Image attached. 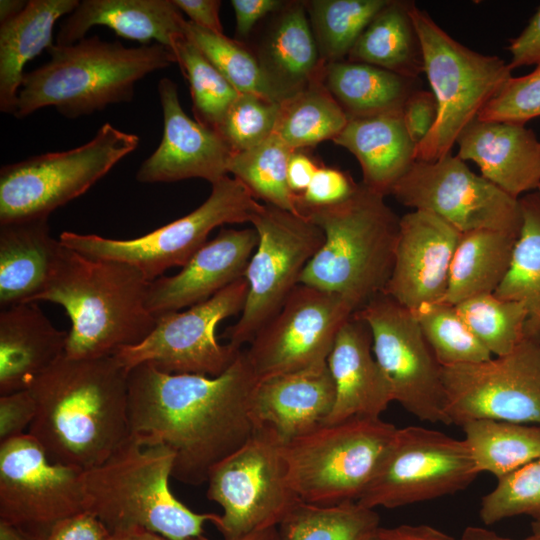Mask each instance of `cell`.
<instances>
[{"label":"cell","instance_id":"1","mask_svg":"<svg viewBox=\"0 0 540 540\" xmlns=\"http://www.w3.org/2000/svg\"><path fill=\"white\" fill-rule=\"evenodd\" d=\"M257 381L245 350L215 377L140 364L128 371L130 433L169 447L172 478L201 485L257 429L250 411Z\"/></svg>","mask_w":540,"mask_h":540},{"label":"cell","instance_id":"2","mask_svg":"<svg viewBox=\"0 0 540 540\" xmlns=\"http://www.w3.org/2000/svg\"><path fill=\"white\" fill-rule=\"evenodd\" d=\"M28 389L36 414L27 433L55 463L88 470L131 434L128 371L115 356L64 354Z\"/></svg>","mask_w":540,"mask_h":540},{"label":"cell","instance_id":"3","mask_svg":"<svg viewBox=\"0 0 540 540\" xmlns=\"http://www.w3.org/2000/svg\"><path fill=\"white\" fill-rule=\"evenodd\" d=\"M149 284L130 264L90 258L64 246L37 302L59 304L68 314L67 357L114 356L140 344L156 326L147 307Z\"/></svg>","mask_w":540,"mask_h":540},{"label":"cell","instance_id":"4","mask_svg":"<svg viewBox=\"0 0 540 540\" xmlns=\"http://www.w3.org/2000/svg\"><path fill=\"white\" fill-rule=\"evenodd\" d=\"M175 453L167 446L130 434L107 459L83 471L86 511L113 533L142 529L170 540L201 536L219 515L197 513L170 490Z\"/></svg>","mask_w":540,"mask_h":540},{"label":"cell","instance_id":"5","mask_svg":"<svg viewBox=\"0 0 540 540\" xmlns=\"http://www.w3.org/2000/svg\"><path fill=\"white\" fill-rule=\"evenodd\" d=\"M47 52L45 64L24 74L13 115L17 118L48 106L77 118L130 102L136 82L175 62L161 44L125 47L96 35L70 45L53 44Z\"/></svg>","mask_w":540,"mask_h":540},{"label":"cell","instance_id":"6","mask_svg":"<svg viewBox=\"0 0 540 540\" xmlns=\"http://www.w3.org/2000/svg\"><path fill=\"white\" fill-rule=\"evenodd\" d=\"M301 214L322 229L324 243L299 283L344 297L355 312L384 291L400 226L384 195L360 183L347 200Z\"/></svg>","mask_w":540,"mask_h":540},{"label":"cell","instance_id":"7","mask_svg":"<svg viewBox=\"0 0 540 540\" xmlns=\"http://www.w3.org/2000/svg\"><path fill=\"white\" fill-rule=\"evenodd\" d=\"M409 13L438 105L436 122L416 147L415 160L434 162L451 153L461 132L512 76V69L500 57L481 54L453 39L412 2Z\"/></svg>","mask_w":540,"mask_h":540},{"label":"cell","instance_id":"8","mask_svg":"<svg viewBox=\"0 0 540 540\" xmlns=\"http://www.w3.org/2000/svg\"><path fill=\"white\" fill-rule=\"evenodd\" d=\"M397 429L381 417H353L285 443L289 478L299 499L316 505L358 501Z\"/></svg>","mask_w":540,"mask_h":540},{"label":"cell","instance_id":"9","mask_svg":"<svg viewBox=\"0 0 540 540\" xmlns=\"http://www.w3.org/2000/svg\"><path fill=\"white\" fill-rule=\"evenodd\" d=\"M139 137L103 124L87 143L7 164L0 170V224L48 218L84 194L139 145Z\"/></svg>","mask_w":540,"mask_h":540},{"label":"cell","instance_id":"10","mask_svg":"<svg viewBox=\"0 0 540 540\" xmlns=\"http://www.w3.org/2000/svg\"><path fill=\"white\" fill-rule=\"evenodd\" d=\"M285 442L257 427L236 451L209 472L207 497L223 513L214 525L224 540L277 527L300 501L290 482Z\"/></svg>","mask_w":540,"mask_h":540},{"label":"cell","instance_id":"11","mask_svg":"<svg viewBox=\"0 0 540 540\" xmlns=\"http://www.w3.org/2000/svg\"><path fill=\"white\" fill-rule=\"evenodd\" d=\"M259 204L245 185L227 175L212 184L198 208L146 235L118 240L64 231L59 240L90 258L130 264L151 282L171 267L186 265L215 228L250 222Z\"/></svg>","mask_w":540,"mask_h":540},{"label":"cell","instance_id":"12","mask_svg":"<svg viewBox=\"0 0 540 540\" xmlns=\"http://www.w3.org/2000/svg\"><path fill=\"white\" fill-rule=\"evenodd\" d=\"M250 223L259 240L244 275L247 296L238 321L223 334L240 349L280 310L324 243L309 217L272 205L260 203Z\"/></svg>","mask_w":540,"mask_h":540},{"label":"cell","instance_id":"13","mask_svg":"<svg viewBox=\"0 0 540 540\" xmlns=\"http://www.w3.org/2000/svg\"><path fill=\"white\" fill-rule=\"evenodd\" d=\"M478 474L464 439L421 426L398 428L357 502L376 509L432 500L465 489Z\"/></svg>","mask_w":540,"mask_h":540},{"label":"cell","instance_id":"14","mask_svg":"<svg viewBox=\"0 0 540 540\" xmlns=\"http://www.w3.org/2000/svg\"><path fill=\"white\" fill-rule=\"evenodd\" d=\"M247 291L248 283L243 277L206 301L160 315L144 341L123 348L114 356L127 371L148 363L169 374L218 376L235 362L242 349L230 343L221 344L216 327L222 320L242 312Z\"/></svg>","mask_w":540,"mask_h":540},{"label":"cell","instance_id":"15","mask_svg":"<svg viewBox=\"0 0 540 540\" xmlns=\"http://www.w3.org/2000/svg\"><path fill=\"white\" fill-rule=\"evenodd\" d=\"M450 424L477 419L540 426V351L525 337L509 354L441 368Z\"/></svg>","mask_w":540,"mask_h":540},{"label":"cell","instance_id":"16","mask_svg":"<svg viewBox=\"0 0 540 540\" xmlns=\"http://www.w3.org/2000/svg\"><path fill=\"white\" fill-rule=\"evenodd\" d=\"M390 195L406 207L441 218L461 234L481 229L520 232L519 199L451 153L434 162L415 160Z\"/></svg>","mask_w":540,"mask_h":540},{"label":"cell","instance_id":"17","mask_svg":"<svg viewBox=\"0 0 540 540\" xmlns=\"http://www.w3.org/2000/svg\"><path fill=\"white\" fill-rule=\"evenodd\" d=\"M353 315L370 328L373 353L391 383L394 401L419 420L450 425L442 366L413 312L382 292Z\"/></svg>","mask_w":540,"mask_h":540},{"label":"cell","instance_id":"18","mask_svg":"<svg viewBox=\"0 0 540 540\" xmlns=\"http://www.w3.org/2000/svg\"><path fill=\"white\" fill-rule=\"evenodd\" d=\"M354 313L344 297L299 283L245 350L258 380L326 365Z\"/></svg>","mask_w":540,"mask_h":540},{"label":"cell","instance_id":"19","mask_svg":"<svg viewBox=\"0 0 540 540\" xmlns=\"http://www.w3.org/2000/svg\"><path fill=\"white\" fill-rule=\"evenodd\" d=\"M82 474L51 461L29 433L0 442V520L47 536L86 511Z\"/></svg>","mask_w":540,"mask_h":540},{"label":"cell","instance_id":"20","mask_svg":"<svg viewBox=\"0 0 540 540\" xmlns=\"http://www.w3.org/2000/svg\"><path fill=\"white\" fill-rule=\"evenodd\" d=\"M460 237L459 231L431 213L414 210L403 215L383 293L411 311L443 302Z\"/></svg>","mask_w":540,"mask_h":540},{"label":"cell","instance_id":"21","mask_svg":"<svg viewBox=\"0 0 540 540\" xmlns=\"http://www.w3.org/2000/svg\"><path fill=\"white\" fill-rule=\"evenodd\" d=\"M163 112V135L156 150L141 164V183H168L191 178L212 184L228 174L231 150L220 134L183 110L177 85L169 78L158 83Z\"/></svg>","mask_w":540,"mask_h":540},{"label":"cell","instance_id":"22","mask_svg":"<svg viewBox=\"0 0 540 540\" xmlns=\"http://www.w3.org/2000/svg\"><path fill=\"white\" fill-rule=\"evenodd\" d=\"M252 228H222L207 241L173 276H161L150 282L147 307L157 318L181 311L214 296L244 277L258 244Z\"/></svg>","mask_w":540,"mask_h":540},{"label":"cell","instance_id":"23","mask_svg":"<svg viewBox=\"0 0 540 540\" xmlns=\"http://www.w3.org/2000/svg\"><path fill=\"white\" fill-rule=\"evenodd\" d=\"M334 402L335 386L326 364L259 379L250 411L257 427L272 429L288 443L323 426Z\"/></svg>","mask_w":540,"mask_h":540},{"label":"cell","instance_id":"24","mask_svg":"<svg viewBox=\"0 0 540 540\" xmlns=\"http://www.w3.org/2000/svg\"><path fill=\"white\" fill-rule=\"evenodd\" d=\"M327 365L335 402L325 424L353 417L377 418L394 401L391 383L373 353L370 328L354 315L338 331Z\"/></svg>","mask_w":540,"mask_h":540},{"label":"cell","instance_id":"25","mask_svg":"<svg viewBox=\"0 0 540 540\" xmlns=\"http://www.w3.org/2000/svg\"><path fill=\"white\" fill-rule=\"evenodd\" d=\"M456 144L459 158L474 162L485 179L514 198L540 185V141L525 125L476 118Z\"/></svg>","mask_w":540,"mask_h":540},{"label":"cell","instance_id":"26","mask_svg":"<svg viewBox=\"0 0 540 540\" xmlns=\"http://www.w3.org/2000/svg\"><path fill=\"white\" fill-rule=\"evenodd\" d=\"M254 53L275 101L292 97L322 77L325 63L304 1L286 2L274 13Z\"/></svg>","mask_w":540,"mask_h":540},{"label":"cell","instance_id":"27","mask_svg":"<svg viewBox=\"0 0 540 540\" xmlns=\"http://www.w3.org/2000/svg\"><path fill=\"white\" fill-rule=\"evenodd\" d=\"M67 338L35 302L1 309L0 395L28 389L65 354Z\"/></svg>","mask_w":540,"mask_h":540},{"label":"cell","instance_id":"28","mask_svg":"<svg viewBox=\"0 0 540 540\" xmlns=\"http://www.w3.org/2000/svg\"><path fill=\"white\" fill-rule=\"evenodd\" d=\"M185 21L173 0H83L62 22L56 44L76 43L101 25L142 45L155 41L169 48L174 37L185 33Z\"/></svg>","mask_w":540,"mask_h":540},{"label":"cell","instance_id":"29","mask_svg":"<svg viewBox=\"0 0 540 540\" xmlns=\"http://www.w3.org/2000/svg\"><path fill=\"white\" fill-rule=\"evenodd\" d=\"M64 246L50 234L48 218L0 224V307L37 303Z\"/></svg>","mask_w":540,"mask_h":540},{"label":"cell","instance_id":"30","mask_svg":"<svg viewBox=\"0 0 540 540\" xmlns=\"http://www.w3.org/2000/svg\"><path fill=\"white\" fill-rule=\"evenodd\" d=\"M333 142L358 160L361 183L384 196L415 161L417 146L407 133L402 111L350 118Z\"/></svg>","mask_w":540,"mask_h":540},{"label":"cell","instance_id":"31","mask_svg":"<svg viewBox=\"0 0 540 540\" xmlns=\"http://www.w3.org/2000/svg\"><path fill=\"white\" fill-rule=\"evenodd\" d=\"M78 0H30L0 26V110L14 115L25 64L52 44L55 23L78 6Z\"/></svg>","mask_w":540,"mask_h":540},{"label":"cell","instance_id":"32","mask_svg":"<svg viewBox=\"0 0 540 540\" xmlns=\"http://www.w3.org/2000/svg\"><path fill=\"white\" fill-rule=\"evenodd\" d=\"M322 81L348 119L402 111L417 79L350 60L325 65Z\"/></svg>","mask_w":540,"mask_h":540},{"label":"cell","instance_id":"33","mask_svg":"<svg viewBox=\"0 0 540 540\" xmlns=\"http://www.w3.org/2000/svg\"><path fill=\"white\" fill-rule=\"evenodd\" d=\"M519 233L481 229L462 233L453 255L443 302L494 294L505 278Z\"/></svg>","mask_w":540,"mask_h":540},{"label":"cell","instance_id":"34","mask_svg":"<svg viewBox=\"0 0 540 540\" xmlns=\"http://www.w3.org/2000/svg\"><path fill=\"white\" fill-rule=\"evenodd\" d=\"M410 1L389 0L365 28L347 60L374 65L404 77L424 73L420 39Z\"/></svg>","mask_w":540,"mask_h":540},{"label":"cell","instance_id":"35","mask_svg":"<svg viewBox=\"0 0 540 540\" xmlns=\"http://www.w3.org/2000/svg\"><path fill=\"white\" fill-rule=\"evenodd\" d=\"M522 223L509 270L495 291L500 299L516 301L527 310L525 334L540 335V192L519 198Z\"/></svg>","mask_w":540,"mask_h":540},{"label":"cell","instance_id":"36","mask_svg":"<svg viewBox=\"0 0 540 540\" xmlns=\"http://www.w3.org/2000/svg\"><path fill=\"white\" fill-rule=\"evenodd\" d=\"M479 473L500 479L540 456V426L477 419L461 425Z\"/></svg>","mask_w":540,"mask_h":540},{"label":"cell","instance_id":"37","mask_svg":"<svg viewBox=\"0 0 540 540\" xmlns=\"http://www.w3.org/2000/svg\"><path fill=\"white\" fill-rule=\"evenodd\" d=\"M347 122L346 113L320 77L280 103L274 134L291 149L303 150L333 141Z\"/></svg>","mask_w":540,"mask_h":540},{"label":"cell","instance_id":"38","mask_svg":"<svg viewBox=\"0 0 540 540\" xmlns=\"http://www.w3.org/2000/svg\"><path fill=\"white\" fill-rule=\"evenodd\" d=\"M379 522L375 509L357 501L316 505L300 500L277 533L278 540H367Z\"/></svg>","mask_w":540,"mask_h":540},{"label":"cell","instance_id":"39","mask_svg":"<svg viewBox=\"0 0 540 540\" xmlns=\"http://www.w3.org/2000/svg\"><path fill=\"white\" fill-rule=\"evenodd\" d=\"M389 0L304 1L325 64L347 59L353 46Z\"/></svg>","mask_w":540,"mask_h":540},{"label":"cell","instance_id":"40","mask_svg":"<svg viewBox=\"0 0 540 540\" xmlns=\"http://www.w3.org/2000/svg\"><path fill=\"white\" fill-rule=\"evenodd\" d=\"M293 151L273 134L256 147L232 153L227 170L257 201L301 214L297 196L287 180L288 161Z\"/></svg>","mask_w":540,"mask_h":540},{"label":"cell","instance_id":"41","mask_svg":"<svg viewBox=\"0 0 540 540\" xmlns=\"http://www.w3.org/2000/svg\"><path fill=\"white\" fill-rule=\"evenodd\" d=\"M169 49L188 81L195 120L217 131L240 92L185 33L174 37Z\"/></svg>","mask_w":540,"mask_h":540},{"label":"cell","instance_id":"42","mask_svg":"<svg viewBox=\"0 0 540 540\" xmlns=\"http://www.w3.org/2000/svg\"><path fill=\"white\" fill-rule=\"evenodd\" d=\"M454 306L475 337L495 356L509 354L526 337L528 314L519 302L484 294Z\"/></svg>","mask_w":540,"mask_h":540},{"label":"cell","instance_id":"43","mask_svg":"<svg viewBox=\"0 0 540 540\" xmlns=\"http://www.w3.org/2000/svg\"><path fill=\"white\" fill-rule=\"evenodd\" d=\"M412 312L442 367L479 363L492 358L454 305L444 302L424 304Z\"/></svg>","mask_w":540,"mask_h":540},{"label":"cell","instance_id":"44","mask_svg":"<svg viewBox=\"0 0 540 540\" xmlns=\"http://www.w3.org/2000/svg\"><path fill=\"white\" fill-rule=\"evenodd\" d=\"M184 32L236 90L275 101L253 50L237 39L208 31L189 20L185 21Z\"/></svg>","mask_w":540,"mask_h":540},{"label":"cell","instance_id":"45","mask_svg":"<svg viewBox=\"0 0 540 540\" xmlns=\"http://www.w3.org/2000/svg\"><path fill=\"white\" fill-rule=\"evenodd\" d=\"M479 515L486 525L518 515L540 520V456L497 479L482 497Z\"/></svg>","mask_w":540,"mask_h":540},{"label":"cell","instance_id":"46","mask_svg":"<svg viewBox=\"0 0 540 540\" xmlns=\"http://www.w3.org/2000/svg\"><path fill=\"white\" fill-rule=\"evenodd\" d=\"M280 103L240 93L226 112L217 132L232 153L258 146L275 131Z\"/></svg>","mask_w":540,"mask_h":540},{"label":"cell","instance_id":"47","mask_svg":"<svg viewBox=\"0 0 540 540\" xmlns=\"http://www.w3.org/2000/svg\"><path fill=\"white\" fill-rule=\"evenodd\" d=\"M537 117H540V63L524 76H511L477 118L525 125Z\"/></svg>","mask_w":540,"mask_h":540},{"label":"cell","instance_id":"48","mask_svg":"<svg viewBox=\"0 0 540 540\" xmlns=\"http://www.w3.org/2000/svg\"><path fill=\"white\" fill-rule=\"evenodd\" d=\"M358 187L349 173L321 165L307 189L297 196L299 212L341 203L350 198Z\"/></svg>","mask_w":540,"mask_h":540},{"label":"cell","instance_id":"49","mask_svg":"<svg viewBox=\"0 0 540 540\" xmlns=\"http://www.w3.org/2000/svg\"><path fill=\"white\" fill-rule=\"evenodd\" d=\"M36 414V402L29 389L0 395V442L24 434Z\"/></svg>","mask_w":540,"mask_h":540},{"label":"cell","instance_id":"50","mask_svg":"<svg viewBox=\"0 0 540 540\" xmlns=\"http://www.w3.org/2000/svg\"><path fill=\"white\" fill-rule=\"evenodd\" d=\"M438 105L432 91L416 89L402 108V118L411 140L418 146L436 122Z\"/></svg>","mask_w":540,"mask_h":540},{"label":"cell","instance_id":"51","mask_svg":"<svg viewBox=\"0 0 540 540\" xmlns=\"http://www.w3.org/2000/svg\"><path fill=\"white\" fill-rule=\"evenodd\" d=\"M112 533L89 511H83L58 521L45 540H111Z\"/></svg>","mask_w":540,"mask_h":540},{"label":"cell","instance_id":"52","mask_svg":"<svg viewBox=\"0 0 540 540\" xmlns=\"http://www.w3.org/2000/svg\"><path fill=\"white\" fill-rule=\"evenodd\" d=\"M508 50L511 55L509 66L512 70L540 63V6L522 32L510 39Z\"/></svg>","mask_w":540,"mask_h":540},{"label":"cell","instance_id":"53","mask_svg":"<svg viewBox=\"0 0 540 540\" xmlns=\"http://www.w3.org/2000/svg\"><path fill=\"white\" fill-rule=\"evenodd\" d=\"M235 14L236 35L246 38L256 24L271 13L280 10L286 2L281 0H231Z\"/></svg>","mask_w":540,"mask_h":540},{"label":"cell","instance_id":"54","mask_svg":"<svg viewBox=\"0 0 540 540\" xmlns=\"http://www.w3.org/2000/svg\"><path fill=\"white\" fill-rule=\"evenodd\" d=\"M180 11L188 15L189 21L208 31L223 34L219 11V0H173Z\"/></svg>","mask_w":540,"mask_h":540},{"label":"cell","instance_id":"55","mask_svg":"<svg viewBox=\"0 0 540 540\" xmlns=\"http://www.w3.org/2000/svg\"><path fill=\"white\" fill-rule=\"evenodd\" d=\"M367 540H456L428 525L378 526Z\"/></svg>","mask_w":540,"mask_h":540},{"label":"cell","instance_id":"56","mask_svg":"<svg viewBox=\"0 0 540 540\" xmlns=\"http://www.w3.org/2000/svg\"><path fill=\"white\" fill-rule=\"evenodd\" d=\"M321 165L303 150H294L289 158L287 180L290 190L301 195L309 186Z\"/></svg>","mask_w":540,"mask_h":540},{"label":"cell","instance_id":"57","mask_svg":"<svg viewBox=\"0 0 540 540\" xmlns=\"http://www.w3.org/2000/svg\"><path fill=\"white\" fill-rule=\"evenodd\" d=\"M46 536L0 520V540H45Z\"/></svg>","mask_w":540,"mask_h":540},{"label":"cell","instance_id":"58","mask_svg":"<svg viewBox=\"0 0 540 540\" xmlns=\"http://www.w3.org/2000/svg\"><path fill=\"white\" fill-rule=\"evenodd\" d=\"M111 540H170L159 534L149 532L142 529H133L112 534ZM190 540H209L203 535L192 538Z\"/></svg>","mask_w":540,"mask_h":540},{"label":"cell","instance_id":"59","mask_svg":"<svg viewBox=\"0 0 540 540\" xmlns=\"http://www.w3.org/2000/svg\"><path fill=\"white\" fill-rule=\"evenodd\" d=\"M457 540H513V539L501 537L498 534L494 533L493 531H490L485 528L471 526V527H467L463 531L461 537ZM523 540H540V539L531 535L530 537L525 538Z\"/></svg>","mask_w":540,"mask_h":540},{"label":"cell","instance_id":"60","mask_svg":"<svg viewBox=\"0 0 540 540\" xmlns=\"http://www.w3.org/2000/svg\"><path fill=\"white\" fill-rule=\"evenodd\" d=\"M26 1L19 0H1L0 1V22L6 21L18 13L26 6Z\"/></svg>","mask_w":540,"mask_h":540},{"label":"cell","instance_id":"61","mask_svg":"<svg viewBox=\"0 0 540 540\" xmlns=\"http://www.w3.org/2000/svg\"><path fill=\"white\" fill-rule=\"evenodd\" d=\"M239 540H278L277 527L250 534Z\"/></svg>","mask_w":540,"mask_h":540},{"label":"cell","instance_id":"62","mask_svg":"<svg viewBox=\"0 0 540 540\" xmlns=\"http://www.w3.org/2000/svg\"><path fill=\"white\" fill-rule=\"evenodd\" d=\"M531 530L532 535L540 539V520H533Z\"/></svg>","mask_w":540,"mask_h":540},{"label":"cell","instance_id":"63","mask_svg":"<svg viewBox=\"0 0 540 540\" xmlns=\"http://www.w3.org/2000/svg\"><path fill=\"white\" fill-rule=\"evenodd\" d=\"M537 342H538L539 351H540V335H539V337L537 338Z\"/></svg>","mask_w":540,"mask_h":540},{"label":"cell","instance_id":"64","mask_svg":"<svg viewBox=\"0 0 540 540\" xmlns=\"http://www.w3.org/2000/svg\"><path fill=\"white\" fill-rule=\"evenodd\" d=\"M537 191H539V192H540V185L538 186V188H537Z\"/></svg>","mask_w":540,"mask_h":540}]
</instances>
